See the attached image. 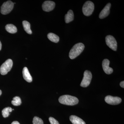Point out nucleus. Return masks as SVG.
<instances>
[{
  "mask_svg": "<svg viewBox=\"0 0 124 124\" xmlns=\"http://www.w3.org/2000/svg\"><path fill=\"white\" fill-rule=\"evenodd\" d=\"M60 103L69 106H73L78 103L79 100L77 98L69 95L60 96L59 99Z\"/></svg>",
  "mask_w": 124,
  "mask_h": 124,
  "instance_id": "nucleus-1",
  "label": "nucleus"
},
{
  "mask_svg": "<svg viewBox=\"0 0 124 124\" xmlns=\"http://www.w3.org/2000/svg\"><path fill=\"white\" fill-rule=\"evenodd\" d=\"M85 46L82 43L76 44L70 50L69 57L71 59H73L80 55L85 48Z\"/></svg>",
  "mask_w": 124,
  "mask_h": 124,
  "instance_id": "nucleus-2",
  "label": "nucleus"
},
{
  "mask_svg": "<svg viewBox=\"0 0 124 124\" xmlns=\"http://www.w3.org/2000/svg\"><path fill=\"white\" fill-rule=\"evenodd\" d=\"M94 10V4L90 1H86L82 7L83 14L85 16H89L93 13Z\"/></svg>",
  "mask_w": 124,
  "mask_h": 124,
  "instance_id": "nucleus-3",
  "label": "nucleus"
},
{
  "mask_svg": "<svg viewBox=\"0 0 124 124\" xmlns=\"http://www.w3.org/2000/svg\"><path fill=\"white\" fill-rule=\"evenodd\" d=\"M13 65V62L11 59H7L1 66L0 73L2 75H6L10 71Z\"/></svg>",
  "mask_w": 124,
  "mask_h": 124,
  "instance_id": "nucleus-4",
  "label": "nucleus"
},
{
  "mask_svg": "<svg viewBox=\"0 0 124 124\" xmlns=\"http://www.w3.org/2000/svg\"><path fill=\"white\" fill-rule=\"evenodd\" d=\"M14 4L11 1L4 2L1 7V13L3 15L9 13L14 8Z\"/></svg>",
  "mask_w": 124,
  "mask_h": 124,
  "instance_id": "nucleus-5",
  "label": "nucleus"
},
{
  "mask_svg": "<svg viewBox=\"0 0 124 124\" xmlns=\"http://www.w3.org/2000/svg\"><path fill=\"white\" fill-rule=\"evenodd\" d=\"M84 76L80 86L83 87H86L88 86L91 82L92 78V75L91 72L88 70H85L84 73Z\"/></svg>",
  "mask_w": 124,
  "mask_h": 124,
  "instance_id": "nucleus-6",
  "label": "nucleus"
},
{
  "mask_svg": "<svg viewBox=\"0 0 124 124\" xmlns=\"http://www.w3.org/2000/svg\"><path fill=\"white\" fill-rule=\"evenodd\" d=\"M106 42L107 45L114 51H116L117 48V43L115 38L113 36L108 35L106 37Z\"/></svg>",
  "mask_w": 124,
  "mask_h": 124,
  "instance_id": "nucleus-7",
  "label": "nucleus"
},
{
  "mask_svg": "<svg viewBox=\"0 0 124 124\" xmlns=\"http://www.w3.org/2000/svg\"><path fill=\"white\" fill-rule=\"evenodd\" d=\"M106 102L111 105H117L121 102L122 99L121 98L117 97H113L111 95H108L105 98Z\"/></svg>",
  "mask_w": 124,
  "mask_h": 124,
  "instance_id": "nucleus-8",
  "label": "nucleus"
},
{
  "mask_svg": "<svg viewBox=\"0 0 124 124\" xmlns=\"http://www.w3.org/2000/svg\"><path fill=\"white\" fill-rule=\"evenodd\" d=\"M55 6V2L51 1H46L43 3L42 8L43 10L46 12L52 11Z\"/></svg>",
  "mask_w": 124,
  "mask_h": 124,
  "instance_id": "nucleus-9",
  "label": "nucleus"
},
{
  "mask_svg": "<svg viewBox=\"0 0 124 124\" xmlns=\"http://www.w3.org/2000/svg\"><path fill=\"white\" fill-rule=\"evenodd\" d=\"M110 61L108 59H104L102 63L103 69L106 74L110 75L113 72V70L109 67Z\"/></svg>",
  "mask_w": 124,
  "mask_h": 124,
  "instance_id": "nucleus-10",
  "label": "nucleus"
},
{
  "mask_svg": "<svg viewBox=\"0 0 124 124\" xmlns=\"http://www.w3.org/2000/svg\"><path fill=\"white\" fill-rule=\"evenodd\" d=\"M111 4L110 3H108L107 4L104 8L101 11L99 15V17L101 19L104 18L108 16L110 14V8Z\"/></svg>",
  "mask_w": 124,
  "mask_h": 124,
  "instance_id": "nucleus-11",
  "label": "nucleus"
},
{
  "mask_svg": "<svg viewBox=\"0 0 124 124\" xmlns=\"http://www.w3.org/2000/svg\"><path fill=\"white\" fill-rule=\"evenodd\" d=\"M23 78L27 82H31L32 81V77L29 73L28 69L26 67H24L23 69Z\"/></svg>",
  "mask_w": 124,
  "mask_h": 124,
  "instance_id": "nucleus-12",
  "label": "nucleus"
},
{
  "mask_svg": "<svg viewBox=\"0 0 124 124\" xmlns=\"http://www.w3.org/2000/svg\"><path fill=\"white\" fill-rule=\"evenodd\" d=\"M70 120L73 124H86L82 119L76 116H70Z\"/></svg>",
  "mask_w": 124,
  "mask_h": 124,
  "instance_id": "nucleus-13",
  "label": "nucleus"
},
{
  "mask_svg": "<svg viewBox=\"0 0 124 124\" xmlns=\"http://www.w3.org/2000/svg\"><path fill=\"white\" fill-rule=\"evenodd\" d=\"M65 22L66 23L70 22L74 19V14L71 10H70L65 15Z\"/></svg>",
  "mask_w": 124,
  "mask_h": 124,
  "instance_id": "nucleus-14",
  "label": "nucleus"
},
{
  "mask_svg": "<svg viewBox=\"0 0 124 124\" xmlns=\"http://www.w3.org/2000/svg\"><path fill=\"white\" fill-rule=\"evenodd\" d=\"M5 29L7 32L11 33H16L17 31L16 27L13 24H7L5 26Z\"/></svg>",
  "mask_w": 124,
  "mask_h": 124,
  "instance_id": "nucleus-15",
  "label": "nucleus"
},
{
  "mask_svg": "<svg viewBox=\"0 0 124 124\" xmlns=\"http://www.w3.org/2000/svg\"><path fill=\"white\" fill-rule=\"evenodd\" d=\"M47 37L50 40L55 43H57L59 40V37L58 36L54 33H49L47 35Z\"/></svg>",
  "mask_w": 124,
  "mask_h": 124,
  "instance_id": "nucleus-16",
  "label": "nucleus"
},
{
  "mask_svg": "<svg viewBox=\"0 0 124 124\" xmlns=\"http://www.w3.org/2000/svg\"><path fill=\"white\" fill-rule=\"evenodd\" d=\"M23 25L24 31H26L27 33L29 34H31L32 33V32L31 29V24L30 23L27 21H23Z\"/></svg>",
  "mask_w": 124,
  "mask_h": 124,
  "instance_id": "nucleus-17",
  "label": "nucleus"
},
{
  "mask_svg": "<svg viewBox=\"0 0 124 124\" xmlns=\"http://www.w3.org/2000/svg\"><path fill=\"white\" fill-rule=\"evenodd\" d=\"M13 111V109L11 107H7L3 109L2 111V115L3 117L6 118L9 116L10 113Z\"/></svg>",
  "mask_w": 124,
  "mask_h": 124,
  "instance_id": "nucleus-18",
  "label": "nucleus"
},
{
  "mask_svg": "<svg viewBox=\"0 0 124 124\" xmlns=\"http://www.w3.org/2000/svg\"><path fill=\"white\" fill-rule=\"evenodd\" d=\"M11 103L14 106H20L22 104V101L19 97L16 96L13 99V100L11 101Z\"/></svg>",
  "mask_w": 124,
  "mask_h": 124,
  "instance_id": "nucleus-19",
  "label": "nucleus"
},
{
  "mask_svg": "<svg viewBox=\"0 0 124 124\" xmlns=\"http://www.w3.org/2000/svg\"><path fill=\"white\" fill-rule=\"evenodd\" d=\"M33 124H44V122L41 119L37 116H35L33 118Z\"/></svg>",
  "mask_w": 124,
  "mask_h": 124,
  "instance_id": "nucleus-20",
  "label": "nucleus"
},
{
  "mask_svg": "<svg viewBox=\"0 0 124 124\" xmlns=\"http://www.w3.org/2000/svg\"><path fill=\"white\" fill-rule=\"evenodd\" d=\"M49 120L51 124H59L57 121L53 117H50L49 118Z\"/></svg>",
  "mask_w": 124,
  "mask_h": 124,
  "instance_id": "nucleus-21",
  "label": "nucleus"
},
{
  "mask_svg": "<svg viewBox=\"0 0 124 124\" xmlns=\"http://www.w3.org/2000/svg\"><path fill=\"white\" fill-rule=\"evenodd\" d=\"M120 85L122 88H124V81H122L120 83Z\"/></svg>",
  "mask_w": 124,
  "mask_h": 124,
  "instance_id": "nucleus-22",
  "label": "nucleus"
},
{
  "mask_svg": "<svg viewBox=\"0 0 124 124\" xmlns=\"http://www.w3.org/2000/svg\"><path fill=\"white\" fill-rule=\"evenodd\" d=\"M11 124H20L19 122L17 121H13Z\"/></svg>",
  "mask_w": 124,
  "mask_h": 124,
  "instance_id": "nucleus-23",
  "label": "nucleus"
},
{
  "mask_svg": "<svg viewBox=\"0 0 124 124\" xmlns=\"http://www.w3.org/2000/svg\"><path fill=\"white\" fill-rule=\"evenodd\" d=\"M1 46H2V45H1V42L0 41V50H1Z\"/></svg>",
  "mask_w": 124,
  "mask_h": 124,
  "instance_id": "nucleus-24",
  "label": "nucleus"
},
{
  "mask_svg": "<svg viewBox=\"0 0 124 124\" xmlns=\"http://www.w3.org/2000/svg\"><path fill=\"white\" fill-rule=\"evenodd\" d=\"M2 93V91L0 90V95H1Z\"/></svg>",
  "mask_w": 124,
  "mask_h": 124,
  "instance_id": "nucleus-25",
  "label": "nucleus"
}]
</instances>
